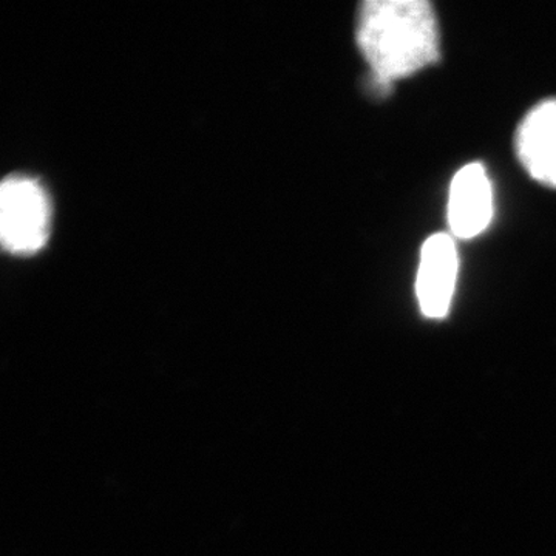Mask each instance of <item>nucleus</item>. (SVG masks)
<instances>
[{"mask_svg": "<svg viewBox=\"0 0 556 556\" xmlns=\"http://www.w3.org/2000/svg\"><path fill=\"white\" fill-rule=\"evenodd\" d=\"M357 46L380 87L412 76L439 60L433 7L426 0H367L358 13Z\"/></svg>", "mask_w": 556, "mask_h": 556, "instance_id": "1", "label": "nucleus"}, {"mask_svg": "<svg viewBox=\"0 0 556 556\" xmlns=\"http://www.w3.org/2000/svg\"><path fill=\"white\" fill-rule=\"evenodd\" d=\"M50 201L36 179L11 175L0 186V241L14 255H30L47 243Z\"/></svg>", "mask_w": 556, "mask_h": 556, "instance_id": "2", "label": "nucleus"}, {"mask_svg": "<svg viewBox=\"0 0 556 556\" xmlns=\"http://www.w3.org/2000/svg\"><path fill=\"white\" fill-rule=\"evenodd\" d=\"M459 255L450 233H434L420 251L416 294L420 311L428 318L447 316L455 294Z\"/></svg>", "mask_w": 556, "mask_h": 556, "instance_id": "3", "label": "nucleus"}, {"mask_svg": "<svg viewBox=\"0 0 556 556\" xmlns=\"http://www.w3.org/2000/svg\"><path fill=\"white\" fill-rule=\"evenodd\" d=\"M493 218L492 182L481 163L463 167L452 181L448 226L452 236L470 240L489 228Z\"/></svg>", "mask_w": 556, "mask_h": 556, "instance_id": "4", "label": "nucleus"}, {"mask_svg": "<svg viewBox=\"0 0 556 556\" xmlns=\"http://www.w3.org/2000/svg\"><path fill=\"white\" fill-rule=\"evenodd\" d=\"M515 144L530 177L556 188V100L543 101L527 113Z\"/></svg>", "mask_w": 556, "mask_h": 556, "instance_id": "5", "label": "nucleus"}]
</instances>
